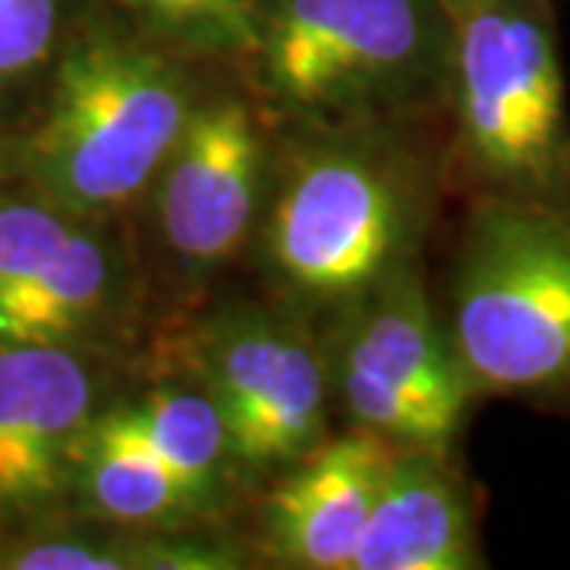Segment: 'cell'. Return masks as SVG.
<instances>
[{"label": "cell", "instance_id": "6da1fadb", "mask_svg": "<svg viewBox=\"0 0 570 570\" xmlns=\"http://www.w3.org/2000/svg\"><path fill=\"white\" fill-rule=\"evenodd\" d=\"M450 343L472 393L570 396V204L508 194L475 213Z\"/></svg>", "mask_w": 570, "mask_h": 570}, {"label": "cell", "instance_id": "7a4b0ae2", "mask_svg": "<svg viewBox=\"0 0 570 570\" xmlns=\"http://www.w3.org/2000/svg\"><path fill=\"white\" fill-rule=\"evenodd\" d=\"M194 111L175 63L137 41L99 36L58 67L48 111L22 159L63 209L102 216L159 178Z\"/></svg>", "mask_w": 570, "mask_h": 570}, {"label": "cell", "instance_id": "3957f363", "mask_svg": "<svg viewBox=\"0 0 570 570\" xmlns=\"http://www.w3.org/2000/svg\"><path fill=\"white\" fill-rule=\"evenodd\" d=\"M257 58L285 108L374 118L422 102L453 67V17L441 0H269Z\"/></svg>", "mask_w": 570, "mask_h": 570}, {"label": "cell", "instance_id": "277c9868", "mask_svg": "<svg viewBox=\"0 0 570 570\" xmlns=\"http://www.w3.org/2000/svg\"><path fill=\"white\" fill-rule=\"evenodd\" d=\"M453 77L472 163L517 197L570 190L564 73L535 0H472L453 10Z\"/></svg>", "mask_w": 570, "mask_h": 570}, {"label": "cell", "instance_id": "5b68a950", "mask_svg": "<svg viewBox=\"0 0 570 570\" xmlns=\"http://www.w3.org/2000/svg\"><path fill=\"white\" fill-rule=\"evenodd\" d=\"M415 232L400 175L362 149L295 159L264 225L266 261L314 302H358L403 269Z\"/></svg>", "mask_w": 570, "mask_h": 570}, {"label": "cell", "instance_id": "8992f818", "mask_svg": "<svg viewBox=\"0 0 570 570\" xmlns=\"http://www.w3.org/2000/svg\"><path fill=\"white\" fill-rule=\"evenodd\" d=\"M340 390L358 428L396 448L444 453L456 438L475 393L409 269L371 292L340 352Z\"/></svg>", "mask_w": 570, "mask_h": 570}, {"label": "cell", "instance_id": "52a82bcc", "mask_svg": "<svg viewBox=\"0 0 570 570\" xmlns=\"http://www.w3.org/2000/svg\"><path fill=\"white\" fill-rule=\"evenodd\" d=\"M206 390L223 412L232 460L273 469L321 448L326 374L302 333L250 314L216 330Z\"/></svg>", "mask_w": 570, "mask_h": 570}, {"label": "cell", "instance_id": "ba28073f", "mask_svg": "<svg viewBox=\"0 0 570 570\" xmlns=\"http://www.w3.org/2000/svg\"><path fill=\"white\" fill-rule=\"evenodd\" d=\"M156 181L171 254L200 269L235 257L264 204L266 146L254 111L235 96L194 105Z\"/></svg>", "mask_w": 570, "mask_h": 570}, {"label": "cell", "instance_id": "9c48e42d", "mask_svg": "<svg viewBox=\"0 0 570 570\" xmlns=\"http://www.w3.org/2000/svg\"><path fill=\"white\" fill-rule=\"evenodd\" d=\"M393 453L396 444L367 428L311 450L266 501L273 551L295 568L352 570Z\"/></svg>", "mask_w": 570, "mask_h": 570}, {"label": "cell", "instance_id": "30bf717a", "mask_svg": "<svg viewBox=\"0 0 570 570\" xmlns=\"http://www.w3.org/2000/svg\"><path fill=\"white\" fill-rule=\"evenodd\" d=\"M92 403L86 367L61 346H0V501L58 485Z\"/></svg>", "mask_w": 570, "mask_h": 570}, {"label": "cell", "instance_id": "8fae6325", "mask_svg": "<svg viewBox=\"0 0 570 570\" xmlns=\"http://www.w3.org/2000/svg\"><path fill=\"white\" fill-rule=\"evenodd\" d=\"M466 491L438 450L396 448L352 570L479 568Z\"/></svg>", "mask_w": 570, "mask_h": 570}, {"label": "cell", "instance_id": "7c38bea8", "mask_svg": "<svg viewBox=\"0 0 570 570\" xmlns=\"http://www.w3.org/2000/svg\"><path fill=\"white\" fill-rule=\"evenodd\" d=\"M86 489L121 523H171L194 508L175 472L146 444L127 409L105 415L82 441Z\"/></svg>", "mask_w": 570, "mask_h": 570}, {"label": "cell", "instance_id": "4fadbf2b", "mask_svg": "<svg viewBox=\"0 0 570 570\" xmlns=\"http://www.w3.org/2000/svg\"><path fill=\"white\" fill-rule=\"evenodd\" d=\"M108 279L102 242L70 228L39 276L0 311V346H58L99 311Z\"/></svg>", "mask_w": 570, "mask_h": 570}, {"label": "cell", "instance_id": "5bb4252c", "mask_svg": "<svg viewBox=\"0 0 570 570\" xmlns=\"http://www.w3.org/2000/svg\"><path fill=\"white\" fill-rule=\"evenodd\" d=\"M146 444L175 472L194 508L200 510L223 482L225 460L232 456L228 428L209 390L163 387L127 406Z\"/></svg>", "mask_w": 570, "mask_h": 570}, {"label": "cell", "instance_id": "9a60e30c", "mask_svg": "<svg viewBox=\"0 0 570 570\" xmlns=\"http://www.w3.org/2000/svg\"><path fill=\"white\" fill-rule=\"evenodd\" d=\"M163 36L204 51H257L269 0H124Z\"/></svg>", "mask_w": 570, "mask_h": 570}, {"label": "cell", "instance_id": "2e32d148", "mask_svg": "<svg viewBox=\"0 0 570 570\" xmlns=\"http://www.w3.org/2000/svg\"><path fill=\"white\" fill-rule=\"evenodd\" d=\"M67 235L70 225L51 206H0V311L39 276Z\"/></svg>", "mask_w": 570, "mask_h": 570}, {"label": "cell", "instance_id": "e0dca14e", "mask_svg": "<svg viewBox=\"0 0 570 570\" xmlns=\"http://www.w3.org/2000/svg\"><path fill=\"white\" fill-rule=\"evenodd\" d=\"M58 32V0H0V80L45 61Z\"/></svg>", "mask_w": 570, "mask_h": 570}, {"label": "cell", "instance_id": "ac0fdd59", "mask_svg": "<svg viewBox=\"0 0 570 570\" xmlns=\"http://www.w3.org/2000/svg\"><path fill=\"white\" fill-rule=\"evenodd\" d=\"M10 568L20 570H121L137 568L130 551L80 546V542H48L20 551Z\"/></svg>", "mask_w": 570, "mask_h": 570}, {"label": "cell", "instance_id": "d6986e66", "mask_svg": "<svg viewBox=\"0 0 570 570\" xmlns=\"http://www.w3.org/2000/svg\"><path fill=\"white\" fill-rule=\"evenodd\" d=\"M441 3H444V7H448L450 13H453V10H460V7H466V3H472V0H441Z\"/></svg>", "mask_w": 570, "mask_h": 570}]
</instances>
